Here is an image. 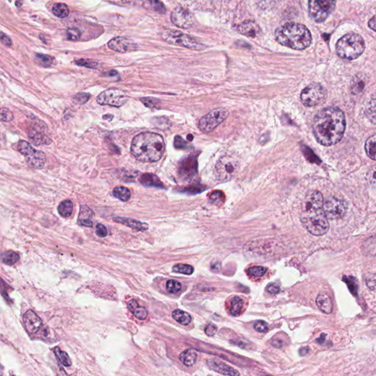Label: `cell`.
I'll use <instances>...</instances> for the list:
<instances>
[{"instance_id":"7","label":"cell","mask_w":376,"mask_h":376,"mask_svg":"<svg viewBox=\"0 0 376 376\" xmlns=\"http://www.w3.org/2000/svg\"><path fill=\"white\" fill-rule=\"evenodd\" d=\"M239 169V160L231 155L223 156L215 165V174L221 181L232 179Z\"/></svg>"},{"instance_id":"60","label":"cell","mask_w":376,"mask_h":376,"mask_svg":"<svg viewBox=\"0 0 376 376\" xmlns=\"http://www.w3.org/2000/svg\"><path fill=\"white\" fill-rule=\"evenodd\" d=\"M22 4H23V2H16L17 7L20 8L22 6Z\"/></svg>"},{"instance_id":"44","label":"cell","mask_w":376,"mask_h":376,"mask_svg":"<svg viewBox=\"0 0 376 376\" xmlns=\"http://www.w3.org/2000/svg\"><path fill=\"white\" fill-rule=\"evenodd\" d=\"M75 64L80 67H85L87 68L94 69L97 67L98 64L96 61L91 60V59H80L75 61Z\"/></svg>"},{"instance_id":"9","label":"cell","mask_w":376,"mask_h":376,"mask_svg":"<svg viewBox=\"0 0 376 376\" xmlns=\"http://www.w3.org/2000/svg\"><path fill=\"white\" fill-rule=\"evenodd\" d=\"M229 114V111L226 108L219 107L215 109L201 118L199 128L204 133H211L228 118Z\"/></svg>"},{"instance_id":"12","label":"cell","mask_w":376,"mask_h":376,"mask_svg":"<svg viewBox=\"0 0 376 376\" xmlns=\"http://www.w3.org/2000/svg\"><path fill=\"white\" fill-rule=\"evenodd\" d=\"M128 96L124 91L120 89H108L103 91L97 96L96 102L101 105H109L120 107L127 104Z\"/></svg>"},{"instance_id":"54","label":"cell","mask_w":376,"mask_h":376,"mask_svg":"<svg viewBox=\"0 0 376 376\" xmlns=\"http://www.w3.org/2000/svg\"><path fill=\"white\" fill-rule=\"evenodd\" d=\"M223 195L222 193L218 192H218L213 193V194H211V195L210 196V200L214 202V203L221 202V199H223Z\"/></svg>"},{"instance_id":"50","label":"cell","mask_w":376,"mask_h":376,"mask_svg":"<svg viewBox=\"0 0 376 376\" xmlns=\"http://www.w3.org/2000/svg\"><path fill=\"white\" fill-rule=\"evenodd\" d=\"M90 99V94L86 93H79L75 96V102L80 104H83L88 102Z\"/></svg>"},{"instance_id":"37","label":"cell","mask_w":376,"mask_h":376,"mask_svg":"<svg viewBox=\"0 0 376 376\" xmlns=\"http://www.w3.org/2000/svg\"><path fill=\"white\" fill-rule=\"evenodd\" d=\"M2 260L3 263L8 265H13L16 264L19 260V255L16 252L12 250L6 252L2 257Z\"/></svg>"},{"instance_id":"16","label":"cell","mask_w":376,"mask_h":376,"mask_svg":"<svg viewBox=\"0 0 376 376\" xmlns=\"http://www.w3.org/2000/svg\"><path fill=\"white\" fill-rule=\"evenodd\" d=\"M110 49L120 53H129L137 50V43L133 40L129 39L125 37H115L108 42Z\"/></svg>"},{"instance_id":"33","label":"cell","mask_w":376,"mask_h":376,"mask_svg":"<svg viewBox=\"0 0 376 376\" xmlns=\"http://www.w3.org/2000/svg\"><path fill=\"white\" fill-rule=\"evenodd\" d=\"M112 196L122 202H128L131 197V193L128 188L125 187H116L112 191Z\"/></svg>"},{"instance_id":"61","label":"cell","mask_w":376,"mask_h":376,"mask_svg":"<svg viewBox=\"0 0 376 376\" xmlns=\"http://www.w3.org/2000/svg\"><path fill=\"white\" fill-rule=\"evenodd\" d=\"M265 376H270V375H265Z\"/></svg>"},{"instance_id":"6","label":"cell","mask_w":376,"mask_h":376,"mask_svg":"<svg viewBox=\"0 0 376 376\" xmlns=\"http://www.w3.org/2000/svg\"><path fill=\"white\" fill-rule=\"evenodd\" d=\"M163 38L166 42L175 46H183L192 50L201 51L206 49L205 45L194 39L193 37L182 32L167 30L163 33Z\"/></svg>"},{"instance_id":"49","label":"cell","mask_w":376,"mask_h":376,"mask_svg":"<svg viewBox=\"0 0 376 376\" xmlns=\"http://www.w3.org/2000/svg\"><path fill=\"white\" fill-rule=\"evenodd\" d=\"M368 288L372 291H376V274L369 275L366 279Z\"/></svg>"},{"instance_id":"25","label":"cell","mask_w":376,"mask_h":376,"mask_svg":"<svg viewBox=\"0 0 376 376\" xmlns=\"http://www.w3.org/2000/svg\"><path fill=\"white\" fill-rule=\"evenodd\" d=\"M191 168H197V161L195 159H193L192 157H189V158L184 160L183 163L181 164L180 166V173L181 175H184V176H192L193 175L195 174L197 170L191 169Z\"/></svg>"},{"instance_id":"48","label":"cell","mask_w":376,"mask_h":376,"mask_svg":"<svg viewBox=\"0 0 376 376\" xmlns=\"http://www.w3.org/2000/svg\"><path fill=\"white\" fill-rule=\"evenodd\" d=\"M254 327H255V330L257 332H260V333H265L268 330V324L264 321H257Z\"/></svg>"},{"instance_id":"8","label":"cell","mask_w":376,"mask_h":376,"mask_svg":"<svg viewBox=\"0 0 376 376\" xmlns=\"http://www.w3.org/2000/svg\"><path fill=\"white\" fill-rule=\"evenodd\" d=\"M18 151L25 157L29 166L36 169H41L46 163V155L41 151L34 149L28 142L19 141Z\"/></svg>"},{"instance_id":"31","label":"cell","mask_w":376,"mask_h":376,"mask_svg":"<svg viewBox=\"0 0 376 376\" xmlns=\"http://www.w3.org/2000/svg\"><path fill=\"white\" fill-rule=\"evenodd\" d=\"M365 150L369 158L376 160V135L368 138L365 143Z\"/></svg>"},{"instance_id":"58","label":"cell","mask_w":376,"mask_h":376,"mask_svg":"<svg viewBox=\"0 0 376 376\" xmlns=\"http://www.w3.org/2000/svg\"><path fill=\"white\" fill-rule=\"evenodd\" d=\"M369 27L376 32V15L369 21Z\"/></svg>"},{"instance_id":"57","label":"cell","mask_w":376,"mask_h":376,"mask_svg":"<svg viewBox=\"0 0 376 376\" xmlns=\"http://www.w3.org/2000/svg\"><path fill=\"white\" fill-rule=\"evenodd\" d=\"M79 221L82 226H86V227H92L93 226L92 221L90 219L79 220Z\"/></svg>"},{"instance_id":"47","label":"cell","mask_w":376,"mask_h":376,"mask_svg":"<svg viewBox=\"0 0 376 376\" xmlns=\"http://www.w3.org/2000/svg\"><path fill=\"white\" fill-rule=\"evenodd\" d=\"M364 87V81L360 78H356V80L353 81V84H352V91H353V92L355 93V94H357V93H359L360 91H362Z\"/></svg>"},{"instance_id":"19","label":"cell","mask_w":376,"mask_h":376,"mask_svg":"<svg viewBox=\"0 0 376 376\" xmlns=\"http://www.w3.org/2000/svg\"><path fill=\"white\" fill-rule=\"evenodd\" d=\"M207 365L212 370L224 375L239 376V372L228 364L217 360L210 359L207 361Z\"/></svg>"},{"instance_id":"15","label":"cell","mask_w":376,"mask_h":376,"mask_svg":"<svg viewBox=\"0 0 376 376\" xmlns=\"http://www.w3.org/2000/svg\"><path fill=\"white\" fill-rule=\"evenodd\" d=\"M171 22L179 28H191L194 25L195 17L192 13L181 6L173 9L171 15Z\"/></svg>"},{"instance_id":"59","label":"cell","mask_w":376,"mask_h":376,"mask_svg":"<svg viewBox=\"0 0 376 376\" xmlns=\"http://www.w3.org/2000/svg\"><path fill=\"white\" fill-rule=\"evenodd\" d=\"M308 351V348H301V349L300 350V354L301 355V356H304L305 354H306V353H307Z\"/></svg>"},{"instance_id":"32","label":"cell","mask_w":376,"mask_h":376,"mask_svg":"<svg viewBox=\"0 0 376 376\" xmlns=\"http://www.w3.org/2000/svg\"><path fill=\"white\" fill-rule=\"evenodd\" d=\"M144 6L146 9L154 12L158 13L160 14H164L166 11L165 6L161 2L159 1H147L144 2Z\"/></svg>"},{"instance_id":"34","label":"cell","mask_w":376,"mask_h":376,"mask_svg":"<svg viewBox=\"0 0 376 376\" xmlns=\"http://www.w3.org/2000/svg\"><path fill=\"white\" fill-rule=\"evenodd\" d=\"M52 13L56 17L64 19L69 15V9L64 3H55L52 7Z\"/></svg>"},{"instance_id":"41","label":"cell","mask_w":376,"mask_h":376,"mask_svg":"<svg viewBox=\"0 0 376 376\" xmlns=\"http://www.w3.org/2000/svg\"><path fill=\"white\" fill-rule=\"evenodd\" d=\"M344 281L348 284V287H349L352 293L356 295L358 290L357 281L356 280V279L352 277V276H345L344 277Z\"/></svg>"},{"instance_id":"45","label":"cell","mask_w":376,"mask_h":376,"mask_svg":"<svg viewBox=\"0 0 376 376\" xmlns=\"http://www.w3.org/2000/svg\"><path fill=\"white\" fill-rule=\"evenodd\" d=\"M68 39L71 41H77L81 36V32L77 28H69L67 32Z\"/></svg>"},{"instance_id":"42","label":"cell","mask_w":376,"mask_h":376,"mask_svg":"<svg viewBox=\"0 0 376 376\" xmlns=\"http://www.w3.org/2000/svg\"><path fill=\"white\" fill-rule=\"evenodd\" d=\"M167 290L171 293H176L181 289V284L175 280H169L166 284Z\"/></svg>"},{"instance_id":"10","label":"cell","mask_w":376,"mask_h":376,"mask_svg":"<svg viewBox=\"0 0 376 376\" xmlns=\"http://www.w3.org/2000/svg\"><path fill=\"white\" fill-rule=\"evenodd\" d=\"M327 97L324 87L318 83H311L302 91L300 99L306 107H314L324 102Z\"/></svg>"},{"instance_id":"3","label":"cell","mask_w":376,"mask_h":376,"mask_svg":"<svg viewBox=\"0 0 376 376\" xmlns=\"http://www.w3.org/2000/svg\"><path fill=\"white\" fill-rule=\"evenodd\" d=\"M276 41L282 46L295 50H303L311 44V33L306 26L298 23H287L275 32Z\"/></svg>"},{"instance_id":"20","label":"cell","mask_w":376,"mask_h":376,"mask_svg":"<svg viewBox=\"0 0 376 376\" xmlns=\"http://www.w3.org/2000/svg\"><path fill=\"white\" fill-rule=\"evenodd\" d=\"M237 30L240 34L250 38H256L261 33V29L254 21L247 20L237 26Z\"/></svg>"},{"instance_id":"24","label":"cell","mask_w":376,"mask_h":376,"mask_svg":"<svg viewBox=\"0 0 376 376\" xmlns=\"http://www.w3.org/2000/svg\"><path fill=\"white\" fill-rule=\"evenodd\" d=\"M128 308L138 319L144 321L148 316V311L146 308L140 306L136 300H130L128 303Z\"/></svg>"},{"instance_id":"27","label":"cell","mask_w":376,"mask_h":376,"mask_svg":"<svg viewBox=\"0 0 376 376\" xmlns=\"http://www.w3.org/2000/svg\"><path fill=\"white\" fill-rule=\"evenodd\" d=\"M34 59L35 62L37 64L41 66V67H44V68H49V67H52L55 62L54 57H51V56L47 55V54H39V53L35 54Z\"/></svg>"},{"instance_id":"13","label":"cell","mask_w":376,"mask_h":376,"mask_svg":"<svg viewBox=\"0 0 376 376\" xmlns=\"http://www.w3.org/2000/svg\"><path fill=\"white\" fill-rule=\"evenodd\" d=\"M346 205L343 201L330 197L324 202V210L328 219H339L346 213Z\"/></svg>"},{"instance_id":"14","label":"cell","mask_w":376,"mask_h":376,"mask_svg":"<svg viewBox=\"0 0 376 376\" xmlns=\"http://www.w3.org/2000/svg\"><path fill=\"white\" fill-rule=\"evenodd\" d=\"M28 137L32 143L36 146L48 145L51 143L47 127L45 123H41V122L33 123L29 130Z\"/></svg>"},{"instance_id":"1","label":"cell","mask_w":376,"mask_h":376,"mask_svg":"<svg viewBox=\"0 0 376 376\" xmlns=\"http://www.w3.org/2000/svg\"><path fill=\"white\" fill-rule=\"evenodd\" d=\"M346 128L343 112L337 107H327L321 110L315 117L313 133L321 145H335L341 141Z\"/></svg>"},{"instance_id":"35","label":"cell","mask_w":376,"mask_h":376,"mask_svg":"<svg viewBox=\"0 0 376 376\" xmlns=\"http://www.w3.org/2000/svg\"><path fill=\"white\" fill-rule=\"evenodd\" d=\"M365 113L368 119L376 123V98L371 99L366 105Z\"/></svg>"},{"instance_id":"53","label":"cell","mask_w":376,"mask_h":376,"mask_svg":"<svg viewBox=\"0 0 376 376\" xmlns=\"http://www.w3.org/2000/svg\"><path fill=\"white\" fill-rule=\"evenodd\" d=\"M174 146L176 149H184L186 147V143L180 136L175 137Z\"/></svg>"},{"instance_id":"5","label":"cell","mask_w":376,"mask_h":376,"mask_svg":"<svg viewBox=\"0 0 376 376\" xmlns=\"http://www.w3.org/2000/svg\"><path fill=\"white\" fill-rule=\"evenodd\" d=\"M302 224L313 235L325 234L329 229V223L324 208L302 210Z\"/></svg>"},{"instance_id":"11","label":"cell","mask_w":376,"mask_h":376,"mask_svg":"<svg viewBox=\"0 0 376 376\" xmlns=\"http://www.w3.org/2000/svg\"><path fill=\"white\" fill-rule=\"evenodd\" d=\"M336 2L316 1L308 2V14L310 17L318 23H321L331 15L335 9Z\"/></svg>"},{"instance_id":"51","label":"cell","mask_w":376,"mask_h":376,"mask_svg":"<svg viewBox=\"0 0 376 376\" xmlns=\"http://www.w3.org/2000/svg\"><path fill=\"white\" fill-rule=\"evenodd\" d=\"M96 233L98 237H105L107 234V229L103 224H98L96 226Z\"/></svg>"},{"instance_id":"4","label":"cell","mask_w":376,"mask_h":376,"mask_svg":"<svg viewBox=\"0 0 376 376\" xmlns=\"http://www.w3.org/2000/svg\"><path fill=\"white\" fill-rule=\"evenodd\" d=\"M365 49V43L362 37L354 33L344 35L337 41L336 51L342 59L352 60L358 58Z\"/></svg>"},{"instance_id":"36","label":"cell","mask_w":376,"mask_h":376,"mask_svg":"<svg viewBox=\"0 0 376 376\" xmlns=\"http://www.w3.org/2000/svg\"><path fill=\"white\" fill-rule=\"evenodd\" d=\"M244 302L239 297H234L231 300L230 313L233 316H237L240 314L243 307Z\"/></svg>"},{"instance_id":"46","label":"cell","mask_w":376,"mask_h":376,"mask_svg":"<svg viewBox=\"0 0 376 376\" xmlns=\"http://www.w3.org/2000/svg\"><path fill=\"white\" fill-rule=\"evenodd\" d=\"M1 120L2 121L9 122L14 119V115L12 112L6 107H2L1 112Z\"/></svg>"},{"instance_id":"30","label":"cell","mask_w":376,"mask_h":376,"mask_svg":"<svg viewBox=\"0 0 376 376\" xmlns=\"http://www.w3.org/2000/svg\"><path fill=\"white\" fill-rule=\"evenodd\" d=\"M74 205L72 201L65 200L58 206V213L64 218H68L73 213Z\"/></svg>"},{"instance_id":"43","label":"cell","mask_w":376,"mask_h":376,"mask_svg":"<svg viewBox=\"0 0 376 376\" xmlns=\"http://www.w3.org/2000/svg\"><path fill=\"white\" fill-rule=\"evenodd\" d=\"M267 269L263 266L252 267L249 268V274L254 277H261L266 273Z\"/></svg>"},{"instance_id":"29","label":"cell","mask_w":376,"mask_h":376,"mask_svg":"<svg viewBox=\"0 0 376 376\" xmlns=\"http://www.w3.org/2000/svg\"><path fill=\"white\" fill-rule=\"evenodd\" d=\"M363 252L367 255L376 256V235L369 237L363 244Z\"/></svg>"},{"instance_id":"39","label":"cell","mask_w":376,"mask_h":376,"mask_svg":"<svg viewBox=\"0 0 376 376\" xmlns=\"http://www.w3.org/2000/svg\"><path fill=\"white\" fill-rule=\"evenodd\" d=\"M173 271L179 274L191 275L194 273V268L191 265L178 264L173 266Z\"/></svg>"},{"instance_id":"55","label":"cell","mask_w":376,"mask_h":376,"mask_svg":"<svg viewBox=\"0 0 376 376\" xmlns=\"http://www.w3.org/2000/svg\"><path fill=\"white\" fill-rule=\"evenodd\" d=\"M267 290H268V292H270L271 294H277L279 293V291H280V288H279V286L276 285V284H271L267 287Z\"/></svg>"},{"instance_id":"17","label":"cell","mask_w":376,"mask_h":376,"mask_svg":"<svg viewBox=\"0 0 376 376\" xmlns=\"http://www.w3.org/2000/svg\"><path fill=\"white\" fill-rule=\"evenodd\" d=\"M324 200L322 194L319 191H310L305 197L302 205V210L324 208Z\"/></svg>"},{"instance_id":"21","label":"cell","mask_w":376,"mask_h":376,"mask_svg":"<svg viewBox=\"0 0 376 376\" xmlns=\"http://www.w3.org/2000/svg\"><path fill=\"white\" fill-rule=\"evenodd\" d=\"M317 306L318 308L326 314H330L333 309V303L330 297L327 294L320 293L317 297L316 299Z\"/></svg>"},{"instance_id":"18","label":"cell","mask_w":376,"mask_h":376,"mask_svg":"<svg viewBox=\"0 0 376 376\" xmlns=\"http://www.w3.org/2000/svg\"><path fill=\"white\" fill-rule=\"evenodd\" d=\"M24 324L26 329L30 334H35L41 329L42 321L34 311L28 310L23 318Z\"/></svg>"},{"instance_id":"52","label":"cell","mask_w":376,"mask_h":376,"mask_svg":"<svg viewBox=\"0 0 376 376\" xmlns=\"http://www.w3.org/2000/svg\"><path fill=\"white\" fill-rule=\"evenodd\" d=\"M218 332V327L214 324H209L208 326L206 327L205 333L209 337H213Z\"/></svg>"},{"instance_id":"23","label":"cell","mask_w":376,"mask_h":376,"mask_svg":"<svg viewBox=\"0 0 376 376\" xmlns=\"http://www.w3.org/2000/svg\"><path fill=\"white\" fill-rule=\"evenodd\" d=\"M198 352L195 349L190 348L185 350L179 355V360L187 367L194 366L197 363L198 359Z\"/></svg>"},{"instance_id":"26","label":"cell","mask_w":376,"mask_h":376,"mask_svg":"<svg viewBox=\"0 0 376 376\" xmlns=\"http://www.w3.org/2000/svg\"><path fill=\"white\" fill-rule=\"evenodd\" d=\"M172 316L176 322L179 323L183 326L189 325L191 321H192L191 316L186 311H182L181 309H176L173 311L172 313Z\"/></svg>"},{"instance_id":"40","label":"cell","mask_w":376,"mask_h":376,"mask_svg":"<svg viewBox=\"0 0 376 376\" xmlns=\"http://www.w3.org/2000/svg\"><path fill=\"white\" fill-rule=\"evenodd\" d=\"M141 102H142L146 107H149V108L151 109L158 108L159 104H160V101H159V99L152 97L141 98Z\"/></svg>"},{"instance_id":"38","label":"cell","mask_w":376,"mask_h":376,"mask_svg":"<svg viewBox=\"0 0 376 376\" xmlns=\"http://www.w3.org/2000/svg\"><path fill=\"white\" fill-rule=\"evenodd\" d=\"M54 351L57 359H59V361H60L64 366L69 367V366L72 365V361H71L69 355L67 354L66 352L61 351L60 348H57H57H54Z\"/></svg>"},{"instance_id":"2","label":"cell","mask_w":376,"mask_h":376,"mask_svg":"<svg viewBox=\"0 0 376 376\" xmlns=\"http://www.w3.org/2000/svg\"><path fill=\"white\" fill-rule=\"evenodd\" d=\"M165 147V141L160 135L145 132L133 138L131 153L143 163H154L163 157Z\"/></svg>"},{"instance_id":"28","label":"cell","mask_w":376,"mask_h":376,"mask_svg":"<svg viewBox=\"0 0 376 376\" xmlns=\"http://www.w3.org/2000/svg\"><path fill=\"white\" fill-rule=\"evenodd\" d=\"M140 181L145 186H155V187H159V186L162 185L161 182H160L158 177L155 176V175L152 174V173H144V174L141 176Z\"/></svg>"},{"instance_id":"22","label":"cell","mask_w":376,"mask_h":376,"mask_svg":"<svg viewBox=\"0 0 376 376\" xmlns=\"http://www.w3.org/2000/svg\"><path fill=\"white\" fill-rule=\"evenodd\" d=\"M113 221L115 222L122 223V224L128 226V227L136 229L137 231L146 230L149 228V226L146 223H141L137 221V220L131 219V218L116 217V218H113Z\"/></svg>"},{"instance_id":"56","label":"cell","mask_w":376,"mask_h":376,"mask_svg":"<svg viewBox=\"0 0 376 376\" xmlns=\"http://www.w3.org/2000/svg\"><path fill=\"white\" fill-rule=\"evenodd\" d=\"M0 37H1L2 42L4 43L6 46H9V47L10 46H12V41H11V38H10L8 35L4 34L3 33H1V36Z\"/></svg>"}]
</instances>
